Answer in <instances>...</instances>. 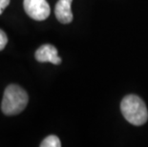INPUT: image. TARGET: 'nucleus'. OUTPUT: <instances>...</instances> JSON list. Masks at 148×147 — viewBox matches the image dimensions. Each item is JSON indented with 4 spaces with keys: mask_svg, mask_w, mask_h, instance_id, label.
I'll list each match as a JSON object with an SVG mask.
<instances>
[{
    "mask_svg": "<svg viewBox=\"0 0 148 147\" xmlns=\"http://www.w3.org/2000/svg\"><path fill=\"white\" fill-rule=\"evenodd\" d=\"M29 102L27 92L16 84H10L4 91L1 102V110L6 116L20 114Z\"/></svg>",
    "mask_w": 148,
    "mask_h": 147,
    "instance_id": "1",
    "label": "nucleus"
},
{
    "mask_svg": "<svg viewBox=\"0 0 148 147\" xmlns=\"http://www.w3.org/2000/svg\"><path fill=\"white\" fill-rule=\"evenodd\" d=\"M122 116L135 126L143 125L148 120V111L144 101L136 95H128L121 102Z\"/></svg>",
    "mask_w": 148,
    "mask_h": 147,
    "instance_id": "2",
    "label": "nucleus"
},
{
    "mask_svg": "<svg viewBox=\"0 0 148 147\" xmlns=\"http://www.w3.org/2000/svg\"><path fill=\"white\" fill-rule=\"evenodd\" d=\"M23 7L26 14L36 21L45 20L51 12L50 5L46 0H24Z\"/></svg>",
    "mask_w": 148,
    "mask_h": 147,
    "instance_id": "3",
    "label": "nucleus"
},
{
    "mask_svg": "<svg viewBox=\"0 0 148 147\" xmlns=\"http://www.w3.org/2000/svg\"><path fill=\"white\" fill-rule=\"evenodd\" d=\"M34 57L38 62H51L55 65L61 63V58L58 57V50L51 44H44L36 50Z\"/></svg>",
    "mask_w": 148,
    "mask_h": 147,
    "instance_id": "4",
    "label": "nucleus"
},
{
    "mask_svg": "<svg viewBox=\"0 0 148 147\" xmlns=\"http://www.w3.org/2000/svg\"><path fill=\"white\" fill-rule=\"evenodd\" d=\"M71 5L67 0H58L56 4L55 14L56 17L60 23L69 24L73 21V12L71 10Z\"/></svg>",
    "mask_w": 148,
    "mask_h": 147,
    "instance_id": "5",
    "label": "nucleus"
},
{
    "mask_svg": "<svg viewBox=\"0 0 148 147\" xmlns=\"http://www.w3.org/2000/svg\"><path fill=\"white\" fill-rule=\"evenodd\" d=\"M61 142L60 139L55 135H50L44 139L41 143H40V147H60Z\"/></svg>",
    "mask_w": 148,
    "mask_h": 147,
    "instance_id": "6",
    "label": "nucleus"
},
{
    "mask_svg": "<svg viewBox=\"0 0 148 147\" xmlns=\"http://www.w3.org/2000/svg\"><path fill=\"white\" fill-rule=\"evenodd\" d=\"M8 43V36L4 31L0 29V51H2L5 48Z\"/></svg>",
    "mask_w": 148,
    "mask_h": 147,
    "instance_id": "7",
    "label": "nucleus"
},
{
    "mask_svg": "<svg viewBox=\"0 0 148 147\" xmlns=\"http://www.w3.org/2000/svg\"><path fill=\"white\" fill-rule=\"evenodd\" d=\"M11 0H0V14H2L3 11L8 7Z\"/></svg>",
    "mask_w": 148,
    "mask_h": 147,
    "instance_id": "8",
    "label": "nucleus"
},
{
    "mask_svg": "<svg viewBox=\"0 0 148 147\" xmlns=\"http://www.w3.org/2000/svg\"><path fill=\"white\" fill-rule=\"evenodd\" d=\"M67 1H69L70 3H72V2H73V0H67Z\"/></svg>",
    "mask_w": 148,
    "mask_h": 147,
    "instance_id": "9",
    "label": "nucleus"
}]
</instances>
